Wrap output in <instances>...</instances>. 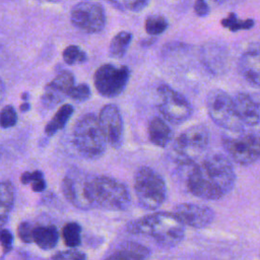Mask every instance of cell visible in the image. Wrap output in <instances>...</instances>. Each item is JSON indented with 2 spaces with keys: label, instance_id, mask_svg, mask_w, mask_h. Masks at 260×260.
Returning <instances> with one entry per match:
<instances>
[{
  "label": "cell",
  "instance_id": "39",
  "mask_svg": "<svg viewBox=\"0 0 260 260\" xmlns=\"http://www.w3.org/2000/svg\"><path fill=\"white\" fill-rule=\"evenodd\" d=\"M154 42H155V38H150V39H147V40H143L141 45L142 46H148V45H150V44H152Z\"/></svg>",
  "mask_w": 260,
  "mask_h": 260
},
{
  "label": "cell",
  "instance_id": "5",
  "mask_svg": "<svg viewBox=\"0 0 260 260\" xmlns=\"http://www.w3.org/2000/svg\"><path fill=\"white\" fill-rule=\"evenodd\" d=\"M134 192L142 208L154 210L166 200V181L155 170L141 167L134 175Z\"/></svg>",
  "mask_w": 260,
  "mask_h": 260
},
{
  "label": "cell",
  "instance_id": "40",
  "mask_svg": "<svg viewBox=\"0 0 260 260\" xmlns=\"http://www.w3.org/2000/svg\"><path fill=\"white\" fill-rule=\"evenodd\" d=\"M21 99H22L24 102H26L27 99H28V93H27V92H23V93L21 94Z\"/></svg>",
  "mask_w": 260,
  "mask_h": 260
},
{
  "label": "cell",
  "instance_id": "33",
  "mask_svg": "<svg viewBox=\"0 0 260 260\" xmlns=\"http://www.w3.org/2000/svg\"><path fill=\"white\" fill-rule=\"evenodd\" d=\"M34 229L28 221H22L17 228V235L24 243L34 242Z\"/></svg>",
  "mask_w": 260,
  "mask_h": 260
},
{
  "label": "cell",
  "instance_id": "28",
  "mask_svg": "<svg viewBox=\"0 0 260 260\" xmlns=\"http://www.w3.org/2000/svg\"><path fill=\"white\" fill-rule=\"evenodd\" d=\"M221 25L229 28L231 31H238L242 29H250L255 25V21L252 18L245 20H239L235 13H230L225 18L221 20Z\"/></svg>",
  "mask_w": 260,
  "mask_h": 260
},
{
  "label": "cell",
  "instance_id": "6",
  "mask_svg": "<svg viewBox=\"0 0 260 260\" xmlns=\"http://www.w3.org/2000/svg\"><path fill=\"white\" fill-rule=\"evenodd\" d=\"M209 131L203 124H196L185 129L175 140L173 151L179 162L192 165L207 148Z\"/></svg>",
  "mask_w": 260,
  "mask_h": 260
},
{
  "label": "cell",
  "instance_id": "26",
  "mask_svg": "<svg viewBox=\"0 0 260 260\" xmlns=\"http://www.w3.org/2000/svg\"><path fill=\"white\" fill-rule=\"evenodd\" d=\"M169 26L167 18L161 14H150L144 22V28L150 36H158L162 34Z\"/></svg>",
  "mask_w": 260,
  "mask_h": 260
},
{
  "label": "cell",
  "instance_id": "18",
  "mask_svg": "<svg viewBox=\"0 0 260 260\" xmlns=\"http://www.w3.org/2000/svg\"><path fill=\"white\" fill-rule=\"evenodd\" d=\"M203 59L207 68L214 74H221L228 70L230 55L228 50L219 44H207L204 48Z\"/></svg>",
  "mask_w": 260,
  "mask_h": 260
},
{
  "label": "cell",
  "instance_id": "31",
  "mask_svg": "<svg viewBox=\"0 0 260 260\" xmlns=\"http://www.w3.org/2000/svg\"><path fill=\"white\" fill-rule=\"evenodd\" d=\"M91 95L90 87L86 83H80L75 85L69 93V96L78 103L87 101Z\"/></svg>",
  "mask_w": 260,
  "mask_h": 260
},
{
  "label": "cell",
  "instance_id": "12",
  "mask_svg": "<svg viewBox=\"0 0 260 260\" xmlns=\"http://www.w3.org/2000/svg\"><path fill=\"white\" fill-rule=\"evenodd\" d=\"M89 174L80 169L72 168L64 176L61 183V190L65 198L76 208L89 210L87 199L86 183Z\"/></svg>",
  "mask_w": 260,
  "mask_h": 260
},
{
  "label": "cell",
  "instance_id": "1",
  "mask_svg": "<svg viewBox=\"0 0 260 260\" xmlns=\"http://www.w3.org/2000/svg\"><path fill=\"white\" fill-rule=\"evenodd\" d=\"M236 182L234 167L224 154L214 152L199 164H192L186 185L194 196L204 200H217L233 190Z\"/></svg>",
  "mask_w": 260,
  "mask_h": 260
},
{
  "label": "cell",
  "instance_id": "37",
  "mask_svg": "<svg viewBox=\"0 0 260 260\" xmlns=\"http://www.w3.org/2000/svg\"><path fill=\"white\" fill-rule=\"evenodd\" d=\"M46 186H47V183H46L45 179L41 178L31 183V190L34 192H42L46 189Z\"/></svg>",
  "mask_w": 260,
  "mask_h": 260
},
{
  "label": "cell",
  "instance_id": "29",
  "mask_svg": "<svg viewBox=\"0 0 260 260\" xmlns=\"http://www.w3.org/2000/svg\"><path fill=\"white\" fill-rule=\"evenodd\" d=\"M109 4H111L112 6L116 7L117 9H121V10H129L132 12H138L141 11L142 9H144L149 2L145 1V0H131V1H110Z\"/></svg>",
  "mask_w": 260,
  "mask_h": 260
},
{
  "label": "cell",
  "instance_id": "32",
  "mask_svg": "<svg viewBox=\"0 0 260 260\" xmlns=\"http://www.w3.org/2000/svg\"><path fill=\"white\" fill-rule=\"evenodd\" d=\"M52 260H86V255L83 252L72 248L55 253L52 256Z\"/></svg>",
  "mask_w": 260,
  "mask_h": 260
},
{
  "label": "cell",
  "instance_id": "35",
  "mask_svg": "<svg viewBox=\"0 0 260 260\" xmlns=\"http://www.w3.org/2000/svg\"><path fill=\"white\" fill-rule=\"evenodd\" d=\"M41 178H44V174L39 170L34 172H24L20 176V182L23 185H27V184H31L32 182Z\"/></svg>",
  "mask_w": 260,
  "mask_h": 260
},
{
  "label": "cell",
  "instance_id": "24",
  "mask_svg": "<svg viewBox=\"0 0 260 260\" xmlns=\"http://www.w3.org/2000/svg\"><path fill=\"white\" fill-rule=\"evenodd\" d=\"M132 38L133 36L130 31L122 30L116 34L111 40V43L109 46L110 56L113 58H122L126 54L132 42Z\"/></svg>",
  "mask_w": 260,
  "mask_h": 260
},
{
  "label": "cell",
  "instance_id": "30",
  "mask_svg": "<svg viewBox=\"0 0 260 260\" xmlns=\"http://www.w3.org/2000/svg\"><path fill=\"white\" fill-rule=\"evenodd\" d=\"M1 119H0V124L2 129H7L11 128L16 125L17 123V114L14 108L11 105H7L2 108L1 110Z\"/></svg>",
  "mask_w": 260,
  "mask_h": 260
},
{
  "label": "cell",
  "instance_id": "15",
  "mask_svg": "<svg viewBox=\"0 0 260 260\" xmlns=\"http://www.w3.org/2000/svg\"><path fill=\"white\" fill-rule=\"evenodd\" d=\"M173 213L184 224L195 229H203L214 219V211L206 206L195 203H182L174 208Z\"/></svg>",
  "mask_w": 260,
  "mask_h": 260
},
{
  "label": "cell",
  "instance_id": "38",
  "mask_svg": "<svg viewBox=\"0 0 260 260\" xmlns=\"http://www.w3.org/2000/svg\"><path fill=\"white\" fill-rule=\"evenodd\" d=\"M29 109H30V106H29V104H28L27 102H23V103L19 106V111L22 112V113H25V112L29 111Z\"/></svg>",
  "mask_w": 260,
  "mask_h": 260
},
{
  "label": "cell",
  "instance_id": "20",
  "mask_svg": "<svg viewBox=\"0 0 260 260\" xmlns=\"http://www.w3.org/2000/svg\"><path fill=\"white\" fill-rule=\"evenodd\" d=\"M149 251L136 242L122 243L105 260H146Z\"/></svg>",
  "mask_w": 260,
  "mask_h": 260
},
{
  "label": "cell",
  "instance_id": "7",
  "mask_svg": "<svg viewBox=\"0 0 260 260\" xmlns=\"http://www.w3.org/2000/svg\"><path fill=\"white\" fill-rule=\"evenodd\" d=\"M206 108L211 120L219 127L233 132H241L244 129V124L236 113L233 96L224 90H210L206 96Z\"/></svg>",
  "mask_w": 260,
  "mask_h": 260
},
{
  "label": "cell",
  "instance_id": "13",
  "mask_svg": "<svg viewBox=\"0 0 260 260\" xmlns=\"http://www.w3.org/2000/svg\"><path fill=\"white\" fill-rule=\"evenodd\" d=\"M100 124L107 142L114 148H119L124 140V123L119 108L114 104L105 105L99 115Z\"/></svg>",
  "mask_w": 260,
  "mask_h": 260
},
{
  "label": "cell",
  "instance_id": "34",
  "mask_svg": "<svg viewBox=\"0 0 260 260\" xmlns=\"http://www.w3.org/2000/svg\"><path fill=\"white\" fill-rule=\"evenodd\" d=\"M0 238H1V247H2V257H4L12 249L13 236L9 230L2 229Z\"/></svg>",
  "mask_w": 260,
  "mask_h": 260
},
{
  "label": "cell",
  "instance_id": "22",
  "mask_svg": "<svg viewBox=\"0 0 260 260\" xmlns=\"http://www.w3.org/2000/svg\"><path fill=\"white\" fill-rule=\"evenodd\" d=\"M73 112H74V108L70 104L61 106L57 110L56 114L49 121V123L46 125L45 127L46 135L50 137L55 135L60 130H62L67 124V122L69 121V119L71 118Z\"/></svg>",
  "mask_w": 260,
  "mask_h": 260
},
{
  "label": "cell",
  "instance_id": "25",
  "mask_svg": "<svg viewBox=\"0 0 260 260\" xmlns=\"http://www.w3.org/2000/svg\"><path fill=\"white\" fill-rule=\"evenodd\" d=\"M81 226L75 222V221H70L67 222L62 230V237L64 240V243L67 247L75 248L79 246L81 242Z\"/></svg>",
  "mask_w": 260,
  "mask_h": 260
},
{
  "label": "cell",
  "instance_id": "9",
  "mask_svg": "<svg viewBox=\"0 0 260 260\" xmlns=\"http://www.w3.org/2000/svg\"><path fill=\"white\" fill-rule=\"evenodd\" d=\"M157 93L159 98L157 108L167 121L173 124H181L191 117L192 106L182 93L168 84H160Z\"/></svg>",
  "mask_w": 260,
  "mask_h": 260
},
{
  "label": "cell",
  "instance_id": "4",
  "mask_svg": "<svg viewBox=\"0 0 260 260\" xmlns=\"http://www.w3.org/2000/svg\"><path fill=\"white\" fill-rule=\"evenodd\" d=\"M72 141L76 150L88 159L101 157L105 153L108 143L100 120L92 113H86L76 120Z\"/></svg>",
  "mask_w": 260,
  "mask_h": 260
},
{
  "label": "cell",
  "instance_id": "8",
  "mask_svg": "<svg viewBox=\"0 0 260 260\" xmlns=\"http://www.w3.org/2000/svg\"><path fill=\"white\" fill-rule=\"evenodd\" d=\"M130 78V69L125 66L103 64L94 73L93 83L98 92L105 98H116L121 94Z\"/></svg>",
  "mask_w": 260,
  "mask_h": 260
},
{
  "label": "cell",
  "instance_id": "17",
  "mask_svg": "<svg viewBox=\"0 0 260 260\" xmlns=\"http://www.w3.org/2000/svg\"><path fill=\"white\" fill-rule=\"evenodd\" d=\"M236 113L243 124L256 126L260 123V108L257 102L246 92H237L233 96Z\"/></svg>",
  "mask_w": 260,
  "mask_h": 260
},
{
  "label": "cell",
  "instance_id": "14",
  "mask_svg": "<svg viewBox=\"0 0 260 260\" xmlns=\"http://www.w3.org/2000/svg\"><path fill=\"white\" fill-rule=\"evenodd\" d=\"M74 76L68 71L64 70L57 74L46 86L42 95V103L48 109H53L63 102L65 96L69 95L74 84Z\"/></svg>",
  "mask_w": 260,
  "mask_h": 260
},
{
  "label": "cell",
  "instance_id": "27",
  "mask_svg": "<svg viewBox=\"0 0 260 260\" xmlns=\"http://www.w3.org/2000/svg\"><path fill=\"white\" fill-rule=\"evenodd\" d=\"M62 56L64 62L68 65L82 64L87 60L86 53L76 45H70L66 47L62 53Z\"/></svg>",
  "mask_w": 260,
  "mask_h": 260
},
{
  "label": "cell",
  "instance_id": "11",
  "mask_svg": "<svg viewBox=\"0 0 260 260\" xmlns=\"http://www.w3.org/2000/svg\"><path fill=\"white\" fill-rule=\"evenodd\" d=\"M70 20L78 29L88 34H96L105 27V9L98 2L81 1L71 8Z\"/></svg>",
  "mask_w": 260,
  "mask_h": 260
},
{
  "label": "cell",
  "instance_id": "10",
  "mask_svg": "<svg viewBox=\"0 0 260 260\" xmlns=\"http://www.w3.org/2000/svg\"><path fill=\"white\" fill-rule=\"evenodd\" d=\"M221 142L229 156L240 165H250L260 157V137L256 134L222 136Z\"/></svg>",
  "mask_w": 260,
  "mask_h": 260
},
{
  "label": "cell",
  "instance_id": "16",
  "mask_svg": "<svg viewBox=\"0 0 260 260\" xmlns=\"http://www.w3.org/2000/svg\"><path fill=\"white\" fill-rule=\"evenodd\" d=\"M238 70L250 85L260 87V45L249 47L241 55Z\"/></svg>",
  "mask_w": 260,
  "mask_h": 260
},
{
  "label": "cell",
  "instance_id": "21",
  "mask_svg": "<svg viewBox=\"0 0 260 260\" xmlns=\"http://www.w3.org/2000/svg\"><path fill=\"white\" fill-rule=\"evenodd\" d=\"M59 240V232L55 225H40L34 229V242L43 250L53 249Z\"/></svg>",
  "mask_w": 260,
  "mask_h": 260
},
{
  "label": "cell",
  "instance_id": "3",
  "mask_svg": "<svg viewBox=\"0 0 260 260\" xmlns=\"http://www.w3.org/2000/svg\"><path fill=\"white\" fill-rule=\"evenodd\" d=\"M86 192L91 209L124 210L130 203V194L127 187L117 179L108 176L89 174Z\"/></svg>",
  "mask_w": 260,
  "mask_h": 260
},
{
  "label": "cell",
  "instance_id": "19",
  "mask_svg": "<svg viewBox=\"0 0 260 260\" xmlns=\"http://www.w3.org/2000/svg\"><path fill=\"white\" fill-rule=\"evenodd\" d=\"M147 134L152 144L158 147H166L172 141L174 133L164 119L153 117L148 122Z\"/></svg>",
  "mask_w": 260,
  "mask_h": 260
},
{
  "label": "cell",
  "instance_id": "36",
  "mask_svg": "<svg viewBox=\"0 0 260 260\" xmlns=\"http://www.w3.org/2000/svg\"><path fill=\"white\" fill-rule=\"evenodd\" d=\"M194 11L198 16H206L209 13V6L205 1L198 0L194 3Z\"/></svg>",
  "mask_w": 260,
  "mask_h": 260
},
{
  "label": "cell",
  "instance_id": "2",
  "mask_svg": "<svg viewBox=\"0 0 260 260\" xmlns=\"http://www.w3.org/2000/svg\"><path fill=\"white\" fill-rule=\"evenodd\" d=\"M127 231L153 239L160 247L177 246L184 238V224L173 212L159 211L137 218L127 225Z\"/></svg>",
  "mask_w": 260,
  "mask_h": 260
},
{
  "label": "cell",
  "instance_id": "23",
  "mask_svg": "<svg viewBox=\"0 0 260 260\" xmlns=\"http://www.w3.org/2000/svg\"><path fill=\"white\" fill-rule=\"evenodd\" d=\"M1 192V207H0V222L3 226L9 218V214L14 204V188L10 181H2L0 185Z\"/></svg>",
  "mask_w": 260,
  "mask_h": 260
}]
</instances>
